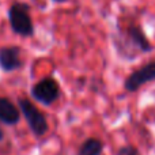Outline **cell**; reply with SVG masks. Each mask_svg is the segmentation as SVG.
<instances>
[{
	"label": "cell",
	"mask_w": 155,
	"mask_h": 155,
	"mask_svg": "<svg viewBox=\"0 0 155 155\" xmlns=\"http://www.w3.org/2000/svg\"><path fill=\"white\" fill-rule=\"evenodd\" d=\"M8 21L11 29L15 34L21 37H33L34 35V25L30 16V5L27 3L16 2L8 8Z\"/></svg>",
	"instance_id": "1"
},
{
	"label": "cell",
	"mask_w": 155,
	"mask_h": 155,
	"mask_svg": "<svg viewBox=\"0 0 155 155\" xmlns=\"http://www.w3.org/2000/svg\"><path fill=\"white\" fill-rule=\"evenodd\" d=\"M4 139V132H3V129H2V127H0V142Z\"/></svg>",
	"instance_id": "10"
},
{
	"label": "cell",
	"mask_w": 155,
	"mask_h": 155,
	"mask_svg": "<svg viewBox=\"0 0 155 155\" xmlns=\"http://www.w3.org/2000/svg\"><path fill=\"white\" fill-rule=\"evenodd\" d=\"M52 2H56V3H63V2H67V0H52Z\"/></svg>",
	"instance_id": "11"
},
{
	"label": "cell",
	"mask_w": 155,
	"mask_h": 155,
	"mask_svg": "<svg viewBox=\"0 0 155 155\" xmlns=\"http://www.w3.org/2000/svg\"><path fill=\"white\" fill-rule=\"evenodd\" d=\"M0 121L7 125H15L19 121V109L4 97H0Z\"/></svg>",
	"instance_id": "7"
},
{
	"label": "cell",
	"mask_w": 155,
	"mask_h": 155,
	"mask_svg": "<svg viewBox=\"0 0 155 155\" xmlns=\"http://www.w3.org/2000/svg\"><path fill=\"white\" fill-rule=\"evenodd\" d=\"M19 109H21V113L23 114L30 131L33 132L35 137H42L48 132L49 127L45 114L33 102L25 98L19 99Z\"/></svg>",
	"instance_id": "2"
},
{
	"label": "cell",
	"mask_w": 155,
	"mask_h": 155,
	"mask_svg": "<svg viewBox=\"0 0 155 155\" xmlns=\"http://www.w3.org/2000/svg\"><path fill=\"white\" fill-rule=\"evenodd\" d=\"M104 151V144L97 137H90L84 140L79 147L76 155H101Z\"/></svg>",
	"instance_id": "8"
},
{
	"label": "cell",
	"mask_w": 155,
	"mask_h": 155,
	"mask_svg": "<svg viewBox=\"0 0 155 155\" xmlns=\"http://www.w3.org/2000/svg\"><path fill=\"white\" fill-rule=\"evenodd\" d=\"M127 35H128L129 41L134 44V46L136 49H139L143 53H148V52L153 51V45L150 44L148 38L146 37L144 31L140 26H136V25H131L127 30Z\"/></svg>",
	"instance_id": "6"
},
{
	"label": "cell",
	"mask_w": 155,
	"mask_h": 155,
	"mask_svg": "<svg viewBox=\"0 0 155 155\" xmlns=\"http://www.w3.org/2000/svg\"><path fill=\"white\" fill-rule=\"evenodd\" d=\"M21 48L19 46H3L0 48V68L4 72H12L22 67Z\"/></svg>",
	"instance_id": "5"
},
{
	"label": "cell",
	"mask_w": 155,
	"mask_h": 155,
	"mask_svg": "<svg viewBox=\"0 0 155 155\" xmlns=\"http://www.w3.org/2000/svg\"><path fill=\"white\" fill-rule=\"evenodd\" d=\"M117 155H140L139 150L134 146H123L117 150Z\"/></svg>",
	"instance_id": "9"
},
{
	"label": "cell",
	"mask_w": 155,
	"mask_h": 155,
	"mask_svg": "<svg viewBox=\"0 0 155 155\" xmlns=\"http://www.w3.org/2000/svg\"><path fill=\"white\" fill-rule=\"evenodd\" d=\"M155 80V61H151L148 64L140 67L139 70L134 71L124 82V88L129 93L139 90L143 84Z\"/></svg>",
	"instance_id": "4"
},
{
	"label": "cell",
	"mask_w": 155,
	"mask_h": 155,
	"mask_svg": "<svg viewBox=\"0 0 155 155\" xmlns=\"http://www.w3.org/2000/svg\"><path fill=\"white\" fill-rule=\"evenodd\" d=\"M31 95L35 101L49 106V105H52L53 102H56L59 99L60 86L57 83V80L53 79V78H44L33 86Z\"/></svg>",
	"instance_id": "3"
}]
</instances>
